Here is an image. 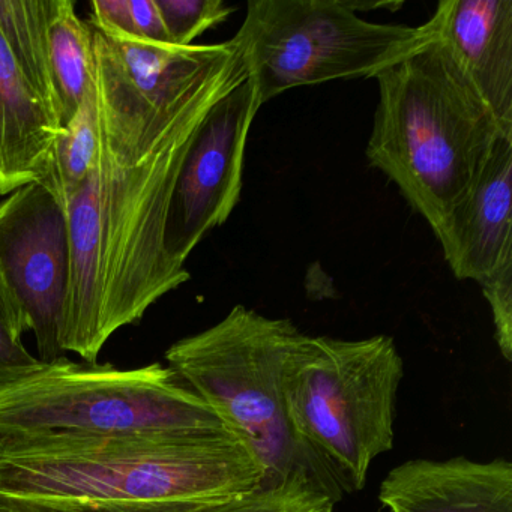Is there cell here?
Wrapping results in <instances>:
<instances>
[{
	"instance_id": "16",
	"label": "cell",
	"mask_w": 512,
	"mask_h": 512,
	"mask_svg": "<svg viewBox=\"0 0 512 512\" xmlns=\"http://www.w3.org/2000/svg\"><path fill=\"white\" fill-rule=\"evenodd\" d=\"M95 151H97V104H95V88L92 86L76 115L65 125L64 133L56 148L53 172L44 181V184L49 185L53 193L61 199L64 206L91 172Z\"/></svg>"
},
{
	"instance_id": "15",
	"label": "cell",
	"mask_w": 512,
	"mask_h": 512,
	"mask_svg": "<svg viewBox=\"0 0 512 512\" xmlns=\"http://www.w3.org/2000/svg\"><path fill=\"white\" fill-rule=\"evenodd\" d=\"M335 499L305 470L277 484L215 505L181 506L163 512H334Z\"/></svg>"
},
{
	"instance_id": "17",
	"label": "cell",
	"mask_w": 512,
	"mask_h": 512,
	"mask_svg": "<svg viewBox=\"0 0 512 512\" xmlns=\"http://www.w3.org/2000/svg\"><path fill=\"white\" fill-rule=\"evenodd\" d=\"M31 331L28 313L0 265V385L20 379L43 364L23 343Z\"/></svg>"
},
{
	"instance_id": "19",
	"label": "cell",
	"mask_w": 512,
	"mask_h": 512,
	"mask_svg": "<svg viewBox=\"0 0 512 512\" xmlns=\"http://www.w3.org/2000/svg\"><path fill=\"white\" fill-rule=\"evenodd\" d=\"M482 293L493 314L494 337L500 355L512 361V263L485 278Z\"/></svg>"
},
{
	"instance_id": "13",
	"label": "cell",
	"mask_w": 512,
	"mask_h": 512,
	"mask_svg": "<svg viewBox=\"0 0 512 512\" xmlns=\"http://www.w3.org/2000/svg\"><path fill=\"white\" fill-rule=\"evenodd\" d=\"M389 512H512V463L467 457L407 460L379 488Z\"/></svg>"
},
{
	"instance_id": "1",
	"label": "cell",
	"mask_w": 512,
	"mask_h": 512,
	"mask_svg": "<svg viewBox=\"0 0 512 512\" xmlns=\"http://www.w3.org/2000/svg\"><path fill=\"white\" fill-rule=\"evenodd\" d=\"M92 49L97 151L65 203L71 271L61 340L64 353L89 364L119 329L140 322L190 280L167 251L170 203L206 116L247 79L229 41L194 47L152 89L137 83L118 47L95 26Z\"/></svg>"
},
{
	"instance_id": "20",
	"label": "cell",
	"mask_w": 512,
	"mask_h": 512,
	"mask_svg": "<svg viewBox=\"0 0 512 512\" xmlns=\"http://www.w3.org/2000/svg\"><path fill=\"white\" fill-rule=\"evenodd\" d=\"M133 35L146 43L173 46L155 0H128Z\"/></svg>"
},
{
	"instance_id": "3",
	"label": "cell",
	"mask_w": 512,
	"mask_h": 512,
	"mask_svg": "<svg viewBox=\"0 0 512 512\" xmlns=\"http://www.w3.org/2000/svg\"><path fill=\"white\" fill-rule=\"evenodd\" d=\"M376 80L368 161L436 232L466 199L499 139L512 136L442 41L431 40Z\"/></svg>"
},
{
	"instance_id": "6",
	"label": "cell",
	"mask_w": 512,
	"mask_h": 512,
	"mask_svg": "<svg viewBox=\"0 0 512 512\" xmlns=\"http://www.w3.org/2000/svg\"><path fill=\"white\" fill-rule=\"evenodd\" d=\"M302 334L292 320L236 305L220 322L166 352L179 379L260 461L263 485L307 472L284 406L287 361Z\"/></svg>"
},
{
	"instance_id": "10",
	"label": "cell",
	"mask_w": 512,
	"mask_h": 512,
	"mask_svg": "<svg viewBox=\"0 0 512 512\" xmlns=\"http://www.w3.org/2000/svg\"><path fill=\"white\" fill-rule=\"evenodd\" d=\"M262 106L245 79L215 103L188 149L166 230L167 251L178 265L185 266L194 248L238 205L248 134Z\"/></svg>"
},
{
	"instance_id": "8",
	"label": "cell",
	"mask_w": 512,
	"mask_h": 512,
	"mask_svg": "<svg viewBox=\"0 0 512 512\" xmlns=\"http://www.w3.org/2000/svg\"><path fill=\"white\" fill-rule=\"evenodd\" d=\"M58 0H0V196L44 182L64 133L50 59Z\"/></svg>"
},
{
	"instance_id": "21",
	"label": "cell",
	"mask_w": 512,
	"mask_h": 512,
	"mask_svg": "<svg viewBox=\"0 0 512 512\" xmlns=\"http://www.w3.org/2000/svg\"><path fill=\"white\" fill-rule=\"evenodd\" d=\"M0 512H38L28 506L17 505V503L0 500Z\"/></svg>"
},
{
	"instance_id": "9",
	"label": "cell",
	"mask_w": 512,
	"mask_h": 512,
	"mask_svg": "<svg viewBox=\"0 0 512 512\" xmlns=\"http://www.w3.org/2000/svg\"><path fill=\"white\" fill-rule=\"evenodd\" d=\"M0 265L31 320L38 358H62L70 233L64 203L44 182L25 185L0 202Z\"/></svg>"
},
{
	"instance_id": "7",
	"label": "cell",
	"mask_w": 512,
	"mask_h": 512,
	"mask_svg": "<svg viewBox=\"0 0 512 512\" xmlns=\"http://www.w3.org/2000/svg\"><path fill=\"white\" fill-rule=\"evenodd\" d=\"M431 40L427 23L367 22L346 0H251L229 43L265 104L293 88L376 79Z\"/></svg>"
},
{
	"instance_id": "5",
	"label": "cell",
	"mask_w": 512,
	"mask_h": 512,
	"mask_svg": "<svg viewBox=\"0 0 512 512\" xmlns=\"http://www.w3.org/2000/svg\"><path fill=\"white\" fill-rule=\"evenodd\" d=\"M227 434L214 410L158 362L121 370L62 356L0 385V439Z\"/></svg>"
},
{
	"instance_id": "11",
	"label": "cell",
	"mask_w": 512,
	"mask_h": 512,
	"mask_svg": "<svg viewBox=\"0 0 512 512\" xmlns=\"http://www.w3.org/2000/svg\"><path fill=\"white\" fill-rule=\"evenodd\" d=\"M427 25L512 136V0H442Z\"/></svg>"
},
{
	"instance_id": "14",
	"label": "cell",
	"mask_w": 512,
	"mask_h": 512,
	"mask_svg": "<svg viewBox=\"0 0 512 512\" xmlns=\"http://www.w3.org/2000/svg\"><path fill=\"white\" fill-rule=\"evenodd\" d=\"M50 59L65 127L94 86L92 26L80 19L73 0H58L56 5L50 25Z\"/></svg>"
},
{
	"instance_id": "18",
	"label": "cell",
	"mask_w": 512,
	"mask_h": 512,
	"mask_svg": "<svg viewBox=\"0 0 512 512\" xmlns=\"http://www.w3.org/2000/svg\"><path fill=\"white\" fill-rule=\"evenodd\" d=\"M175 47L194 46L203 32L229 19L235 8L223 0H155Z\"/></svg>"
},
{
	"instance_id": "4",
	"label": "cell",
	"mask_w": 512,
	"mask_h": 512,
	"mask_svg": "<svg viewBox=\"0 0 512 512\" xmlns=\"http://www.w3.org/2000/svg\"><path fill=\"white\" fill-rule=\"evenodd\" d=\"M404 362L394 340L302 334L284 374V406L311 478L335 500L362 490L394 448Z\"/></svg>"
},
{
	"instance_id": "2",
	"label": "cell",
	"mask_w": 512,
	"mask_h": 512,
	"mask_svg": "<svg viewBox=\"0 0 512 512\" xmlns=\"http://www.w3.org/2000/svg\"><path fill=\"white\" fill-rule=\"evenodd\" d=\"M238 437L0 439V500L38 512H163L265 484Z\"/></svg>"
},
{
	"instance_id": "12",
	"label": "cell",
	"mask_w": 512,
	"mask_h": 512,
	"mask_svg": "<svg viewBox=\"0 0 512 512\" xmlns=\"http://www.w3.org/2000/svg\"><path fill=\"white\" fill-rule=\"evenodd\" d=\"M458 280L479 284L512 263V139L494 146L466 199L434 232Z\"/></svg>"
}]
</instances>
